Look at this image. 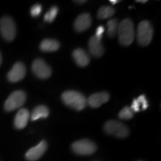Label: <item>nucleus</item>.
Returning <instances> with one entry per match:
<instances>
[{"label":"nucleus","mask_w":161,"mask_h":161,"mask_svg":"<svg viewBox=\"0 0 161 161\" xmlns=\"http://www.w3.org/2000/svg\"><path fill=\"white\" fill-rule=\"evenodd\" d=\"M117 35L121 45L128 46L133 43L134 39V28L131 20L125 19L119 23Z\"/></svg>","instance_id":"nucleus-1"},{"label":"nucleus","mask_w":161,"mask_h":161,"mask_svg":"<svg viewBox=\"0 0 161 161\" xmlns=\"http://www.w3.org/2000/svg\"><path fill=\"white\" fill-rule=\"evenodd\" d=\"M62 100L66 105L76 110H81L87 104L86 98L83 94L75 90H68L63 92Z\"/></svg>","instance_id":"nucleus-2"},{"label":"nucleus","mask_w":161,"mask_h":161,"mask_svg":"<svg viewBox=\"0 0 161 161\" xmlns=\"http://www.w3.org/2000/svg\"><path fill=\"white\" fill-rule=\"evenodd\" d=\"M153 37V28L148 20L142 21L137 28V41L140 46H146L151 43Z\"/></svg>","instance_id":"nucleus-3"},{"label":"nucleus","mask_w":161,"mask_h":161,"mask_svg":"<svg viewBox=\"0 0 161 161\" xmlns=\"http://www.w3.org/2000/svg\"><path fill=\"white\" fill-rule=\"evenodd\" d=\"M104 129L107 134L119 138H125L129 134L128 127L116 120H110L107 122L104 126Z\"/></svg>","instance_id":"nucleus-4"},{"label":"nucleus","mask_w":161,"mask_h":161,"mask_svg":"<svg viewBox=\"0 0 161 161\" xmlns=\"http://www.w3.org/2000/svg\"><path fill=\"white\" fill-rule=\"evenodd\" d=\"M0 31L3 38L8 41H12L16 37L17 29L13 19L10 17H4L0 20Z\"/></svg>","instance_id":"nucleus-5"},{"label":"nucleus","mask_w":161,"mask_h":161,"mask_svg":"<svg viewBox=\"0 0 161 161\" xmlns=\"http://www.w3.org/2000/svg\"><path fill=\"white\" fill-rule=\"evenodd\" d=\"M25 92L22 90H17L12 92L5 102V109L7 111H12L22 107L25 102Z\"/></svg>","instance_id":"nucleus-6"},{"label":"nucleus","mask_w":161,"mask_h":161,"mask_svg":"<svg viewBox=\"0 0 161 161\" xmlns=\"http://www.w3.org/2000/svg\"><path fill=\"white\" fill-rule=\"evenodd\" d=\"M72 149L77 154L89 155L96 152L97 146L95 142L90 140H80L76 141L72 145Z\"/></svg>","instance_id":"nucleus-7"},{"label":"nucleus","mask_w":161,"mask_h":161,"mask_svg":"<svg viewBox=\"0 0 161 161\" xmlns=\"http://www.w3.org/2000/svg\"><path fill=\"white\" fill-rule=\"evenodd\" d=\"M32 71L41 79H46L52 75V69L43 59H36L32 64Z\"/></svg>","instance_id":"nucleus-8"},{"label":"nucleus","mask_w":161,"mask_h":161,"mask_svg":"<svg viewBox=\"0 0 161 161\" xmlns=\"http://www.w3.org/2000/svg\"><path fill=\"white\" fill-rule=\"evenodd\" d=\"M47 149V143L45 140H42L37 146L30 148L26 152L25 158L29 161H36L40 158Z\"/></svg>","instance_id":"nucleus-9"},{"label":"nucleus","mask_w":161,"mask_h":161,"mask_svg":"<svg viewBox=\"0 0 161 161\" xmlns=\"http://www.w3.org/2000/svg\"><path fill=\"white\" fill-rule=\"evenodd\" d=\"M26 73L25 66L21 62H17L8 73V78L11 82H17L25 77Z\"/></svg>","instance_id":"nucleus-10"},{"label":"nucleus","mask_w":161,"mask_h":161,"mask_svg":"<svg viewBox=\"0 0 161 161\" xmlns=\"http://www.w3.org/2000/svg\"><path fill=\"white\" fill-rule=\"evenodd\" d=\"M110 99V95L107 92H96V93L92 94L86 99L87 104L91 107V108H97L106 102H108Z\"/></svg>","instance_id":"nucleus-11"},{"label":"nucleus","mask_w":161,"mask_h":161,"mask_svg":"<svg viewBox=\"0 0 161 161\" xmlns=\"http://www.w3.org/2000/svg\"><path fill=\"white\" fill-rule=\"evenodd\" d=\"M92 19L89 14H82L78 16L74 23V29L76 31L82 32L85 31L91 25Z\"/></svg>","instance_id":"nucleus-12"},{"label":"nucleus","mask_w":161,"mask_h":161,"mask_svg":"<svg viewBox=\"0 0 161 161\" xmlns=\"http://www.w3.org/2000/svg\"><path fill=\"white\" fill-rule=\"evenodd\" d=\"M89 50L94 57L99 58L103 55L104 49L100 40L96 38L95 36L92 37L89 40Z\"/></svg>","instance_id":"nucleus-13"},{"label":"nucleus","mask_w":161,"mask_h":161,"mask_svg":"<svg viewBox=\"0 0 161 161\" xmlns=\"http://www.w3.org/2000/svg\"><path fill=\"white\" fill-rule=\"evenodd\" d=\"M30 118L29 111L27 109L23 108L17 112L14 119V125L17 129H23L27 125Z\"/></svg>","instance_id":"nucleus-14"},{"label":"nucleus","mask_w":161,"mask_h":161,"mask_svg":"<svg viewBox=\"0 0 161 161\" xmlns=\"http://www.w3.org/2000/svg\"><path fill=\"white\" fill-rule=\"evenodd\" d=\"M72 57L75 63L79 66L84 67L90 63V57L88 54L81 49H76L72 52Z\"/></svg>","instance_id":"nucleus-15"},{"label":"nucleus","mask_w":161,"mask_h":161,"mask_svg":"<svg viewBox=\"0 0 161 161\" xmlns=\"http://www.w3.org/2000/svg\"><path fill=\"white\" fill-rule=\"evenodd\" d=\"M60 43L57 40L53 39H45L41 42L40 49L43 52H55L59 49Z\"/></svg>","instance_id":"nucleus-16"},{"label":"nucleus","mask_w":161,"mask_h":161,"mask_svg":"<svg viewBox=\"0 0 161 161\" xmlns=\"http://www.w3.org/2000/svg\"><path fill=\"white\" fill-rule=\"evenodd\" d=\"M49 115V110L45 105H39L34 109L32 112L31 119L32 121H36L39 119L47 118Z\"/></svg>","instance_id":"nucleus-17"},{"label":"nucleus","mask_w":161,"mask_h":161,"mask_svg":"<svg viewBox=\"0 0 161 161\" xmlns=\"http://www.w3.org/2000/svg\"><path fill=\"white\" fill-rule=\"evenodd\" d=\"M115 13V10L110 6H102L98 11V18L100 19H105L111 17Z\"/></svg>","instance_id":"nucleus-18"},{"label":"nucleus","mask_w":161,"mask_h":161,"mask_svg":"<svg viewBox=\"0 0 161 161\" xmlns=\"http://www.w3.org/2000/svg\"><path fill=\"white\" fill-rule=\"evenodd\" d=\"M118 21L116 19H111L107 23V27H108V36L110 38H114L117 35L118 30Z\"/></svg>","instance_id":"nucleus-19"},{"label":"nucleus","mask_w":161,"mask_h":161,"mask_svg":"<svg viewBox=\"0 0 161 161\" xmlns=\"http://www.w3.org/2000/svg\"><path fill=\"white\" fill-rule=\"evenodd\" d=\"M58 13V8L56 6H53L44 16V19H45V21L48 22V23H52L55 19V17H57Z\"/></svg>","instance_id":"nucleus-20"},{"label":"nucleus","mask_w":161,"mask_h":161,"mask_svg":"<svg viewBox=\"0 0 161 161\" xmlns=\"http://www.w3.org/2000/svg\"><path fill=\"white\" fill-rule=\"evenodd\" d=\"M134 116V112L132 111L129 107H125L119 113V117L122 119H130Z\"/></svg>","instance_id":"nucleus-21"},{"label":"nucleus","mask_w":161,"mask_h":161,"mask_svg":"<svg viewBox=\"0 0 161 161\" xmlns=\"http://www.w3.org/2000/svg\"><path fill=\"white\" fill-rule=\"evenodd\" d=\"M42 11V6L39 4L33 5L31 8V15L33 17H37L40 14Z\"/></svg>","instance_id":"nucleus-22"},{"label":"nucleus","mask_w":161,"mask_h":161,"mask_svg":"<svg viewBox=\"0 0 161 161\" xmlns=\"http://www.w3.org/2000/svg\"><path fill=\"white\" fill-rule=\"evenodd\" d=\"M138 100L139 103H140V106H142V109L145 110L148 108V101L146 99V97L144 95H141L139 96V97L136 98Z\"/></svg>","instance_id":"nucleus-23"},{"label":"nucleus","mask_w":161,"mask_h":161,"mask_svg":"<svg viewBox=\"0 0 161 161\" xmlns=\"http://www.w3.org/2000/svg\"><path fill=\"white\" fill-rule=\"evenodd\" d=\"M130 109L133 112H138L140 111V104L139 103L138 100L135 98V99H134L132 102V104H131V107H130Z\"/></svg>","instance_id":"nucleus-24"},{"label":"nucleus","mask_w":161,"mask_h":161,"mask_svg":"<svg viewBox=\"0 0 161 161\" xmlns=\"http://www.w3.org/2000/svg\"><path fill=\"white\" fill-rule=\"evenodd\" d=\"M104 32V28L102 25L98 26L96 29V35L95 37L97 38L98 40H102V35H103V33Z\"/></svg>","instance_id":"nucleus-25"},{"label":"nucleus","mask_w":161,"mask_h":161,"mask_svg":"<svg viewBox=\"0 0 161 161\" xmlns=\"http://www.w3.org/2000/svg\"><path fill=\"white\" fill-rule=\"evenodd\" d=\"M110 3H112L113 5H115V4H116V3H119V1H118V0H110Z\"/></svg>","instance_id":"nucleus-26"},{"label":"nucleus","mask_w":161,"mask_h":161,"mask_svg":"<svg viewBox=\"0 0 161 161\" xmlns=\"http://www.w3.org/2000/svg\"><path fill=\"white\" fill-rule=\"evenodd\" d=\"M75 3H78V4H84V3H86V1H75Z\"/></svg>","instance_id":"nucleus-27"},{"label":"nucleus","mask_w":161,"mask_h":161,"mask_svg":"<svg viewBox=\"0 0 161 161\" xmlns=\"http://www.w3.org/2000/svg\"><path fill=\"white\" fill-rule=\"evenodd\" d=\"M136 3H147L146 0H143V1H136Z\"/></svg>","instance_id":"nucleus-28"},{"label":"nucleus","mask_w":161,"mask_h":161,"mask_svg":"<svg viewBox=\"0 0 161 161\" xmlns=\"http://www.w3.org/2000/svg\"><path fill=\"white\" fill-rule=\"evenodd\" d=\"M2 64V55H1V53H0V65H1Z\"/></svg>","instance_id":"nucleus-29"},{"label":"nucleus","mask_w":161,"mask_h":161,"mask_svg":"<svg viewBox=\"0 0 161 161\" xmlns=\"http://www.w3.org/2000/svg\"><path fill=\"white\" fill-rule=\"evenodd\" d=\"M140 161H141V160H140Z\"/></svg>","instance_id":"nucleus-30"}]
</instances>
